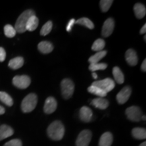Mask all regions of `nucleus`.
Masks as SVG:
<instances>
[{
	"instance_id": "1",
	"label": "nucleus",
	"mask_w": 146,
	"mask_h": 146,
	"mask_svg": "<svg viewBox=\"0 0 146 146\" xmlns=\"http://www.w3.org/2000/svg\"><path fill=\"white\" fill-rule=\"evenodd\" d=\"M64 126L59 120H56L51 123L47 129V135L54 141L61 140L64 135Z\"/></svg>"
},
{
	"instance_id": "2",
	"label": "nucleus",
	"mask_w": 146,
	"mask_h": 146,
	"mask_svg": "<svg viewBox=\"0 0 146 146\" xmlns=\"http://www.w3.org/2000/svg\"><path fill=\"white\" fill-rule=\"evenodd\" d=\"M33 15H35V14L34 11L32 10H27L23 12L18 18L15 24L14 29H15L16 31L19 33H23L26 31V25L28 20L31 16Z\"/></svg>"
},
{
	"instance_id": "3",
	"label": "nucleus",
	"mask_w": 146,
	"mask_h": 146,
	"mask_svg": "<svg viewBox=\"0 0 146 146\" xmlns=\"http://www.w3.org/2000/svg\"><path fill=\"white\" fill-rule=\"evenodd\" d=\"M37 96L35 94H30L24 98L21 104V109L23 112L29 113L35 108L37 104Z\"/></svg>"
},
{
	"instance_id": "4",
	"label": "nucleus",
	"mask_w": 146,
	"mask_h": 146,
	"mask_svg": "<svg viewBox=\"0 0 146 146\" xmlns=\"http://www.w3.org/2000/svg\"><path fill=\"white\" fill-rule=\"evenodd\" d=\"M62 94L65 99H69L73 95L74 91V83L70 78H64L61 82Z\"/></svg>"
},
{
	"instance_id": "5",
	"label": "nucleus",
	"mask_w": 146,
	"mask_h": 146,
	"mask_svg": "<svg viewBox=\"0 0 146 146\" xmlns=\"http://www.w3.org/2000/svg\"><path fill=\"white\" fill-rule=\"evenodd\" d=\"M126 115L128 119L133 122H139L141 120L142 112L137 106H131L126 110Z\"/></svg>"
},
{
	"instance_id": "6",
	"label": "nucleus",
	"mask_w": 146,
	"mask_h": 146,
	"mask_svg": "<svg viewBox=\"0 0 146 146\" xmlns=\"http://www.w3.org/2000/svg\"><path fill=\"white\" fill-rule=\"evenodd\" d=\"M92 85L98 87V88L101 89L102 90L104 91L107 94L110 91H111L115 87V83L112 79L110 78H105L101 81H95L92 83Z\"/></svg>"
},
{
	"instance_id": "7",
	"label": "nucleus",
	"mask_w": 146,
	"mask_h": 146,
	"mask_svg": "<svg viewBox=\"0 0 146 146\" xmlns=\"http://www.w3.org/2000/svg\"><path fill=\"white\" fill-rule=\"evenodd\" d=\"M92 138V133L89 130L85 129L82 131L76 141V146H88Z\"/></svg>"
},
{
	"instance_id": "8",
	"label": "nucleus",
	"mask_w": 146,
	"mask_h": 146,
	"mask_svg": "<svg viewBox=\"0 0 146 146\" xmlns=\"http://www.w3.org/2000/svg\"><path fill=\"white\" fill-rule=\"evenodd\" d=\"M14 86L18 88L24 89L28 87L31 84V78L27 75L16 76L12 80Z\"/></svg>"
},
{
	"instance_id": "9",
	"label": "nucleus",
	"mask_w": 146,
	"mask_h": 146,
	"mask_svg": "<svg viewBox=\"0 0 146 146\" xmlns=\"http://www.w3.org/2000/svg\"><path fill=\"white\" fill-rule=\"evenodd\" d=\"M132 89L130 87L126 86L123 88L121 91L116 96V100L120 104H124L128 101V100L130 98Z\"/></svg>"
},
{
	"instance_id": "10",
	"label": "nucleus",
	"mask_w": 146,
	"mask_h": 146,
	"mask_svg": "<svg viewBox=\"0 0 146 146\" xmlns=\"http://www.w3.org/2000/svg\"><path fill=\"white\" fill-rule=\"evenodd\" d=\"M114 29V21L112 18H108L102 27V35L104 37H108L112 33Z\"/></svg>"
},
{
	"instance_id": "11",
	"label": "nucleus",
	"mask_w": 146,
	"mask_h": 146,
	"mask_svg": "<svg viewBox=\"0 0 146 146\" xmlns=\"http://www.w3.org/2000/svg\"><path fill=\"white\" fill-rule=\"evenodd\" d=\"M57 108V102L53 97L47 98L45 102L43 110L45 114H50L54 112Z\"/></svg>"
},
{
	"instance_id": "12",
	"label": "nucleus",
	"mask_w": 146,
	"mask_h": 146,
	"mask_svg": "<svg viewBox=\"0 0 146 146\" xmlns=\"http://www.w3.org/2000/svg\"><path fill=\"white\" fill-rule=\"evenodd\" d=\"M79 117L84 123H89L93 117L92 110L87 106L82 107L80 110Z\"/></svg>"
},
{
	"instance_id": "13",
	"label": "nucleus",
	"mask_w": 146,
	"mask_h": 146,
	"mask_svg": "<svg viewBox=\"0 0 146 146\" xmlns=\"http://www.w3.org/2000/svg\"><path fill=\"white\" fill-rule=\"evenodd\" d=\"M125 59L127 63L131 66H135L138 62V57L135 51L129 49L126 52Z\"/></svg>"
},
{
	"instance_id": "14",
	"label": "nucleus",
	"mask_w": 146,
	"mask_h": 146,
	"mask_svg": "<svg viewBox=\"0 0 146 146\" xmlns=\"http://www.w3.org/2000/svg\"><path fill=\"white\" fill-rule=\"evenodd\" d=\"M91 104L98 109L105 110L108 107L109 102L108 100L103 98H98L93 100L91 102Z\"/></svg>"
},
{
	"instance_id": "15",
	"label": "nucleus",
	"mask_w": 146,
	"mask_h": 146,
	"mask_svg": "<svg viewBox=\"0 0 146 146\" xmlns=\"http://www.w3.org/2000/svg\"><path fill=\"white\" fill-rule=\"evenodd\" d=\"M113 142L112 133L106 132L101 136L99 141V146H111Z\"/></svg>"
},
{
	"instance_id": "16",
	"label": "nucleus",
	"mask_w": 146,
	"mask_h": 146,
	"mask_svg": "<svg viewBox=\"0 0 146 146\" xmlns=\"http://www.w3.org/2000/svg\"><path fill=\"white\" fill-rule=\"evenodd\" d=\"M14 134V130L10 126L3 125L0 126V141L11 137Z\"/></svg>"
},
{
	"instance_id": "17",
	"label": "nucleus",
	"mask_w": 146,
	"mask_h": 146,
	"mask_svg": "<svg viewBox=\"0 0 146 146\" xmlns=\"http://www.w3.org/2000/svg\"><path fill=\"white\" fill-rule=\"evenodd\" d=\"M38 50H39L40 52L42 54H49L51 53L54 50V46L52 44V43L47 41H43L40 42L38 45Z\"/></svg>"
},
{
	"instance_id": "18",
	"label": "nucleus",
	"mask_w": 146,
	"mask_h": 146,
	"mask_svg": "<svg viewBox=\"0 0 146 146\" xmlns=\"http://www.w3.org/2000/svg\"><path fill=\"white\" fill-rule=\"evenodd\" d=\"M39 25V19L35 15L31 16L28 20L27 25H26V30L29 31H33L37 28Z\"/></svg>"
},
{
	"instance_id": "19",
	"label": "nucleus",
	"mask_w": 146,
	"mask_h": 146,
	"mask_svg": "<svg viewBox=\"0 0 146 146\" xmlns=\"http://www.w3.org/2000/svg\"><path fill=\"white\" fill-rule=\"evenodd\" d=\"M134 12L135 14L136 17L138 19H141L144 16H145L146 14V8L145 5L142 3H137L134 5Z\"/></svg>"
},
{
	"instance_id": "20",
	"label": "nucleus",
	"mask_w": 146,
	"mask_h": 146,
	"mask_svg": "<svg viewBox=\"0 0 146 146\" xmlns=\"http://www.w3.org/2000/svg\"><path fill=\"white\" fill-rule=\"evenodd\" d=\"M132 135L136 139H145L146 138V130L145 129L140 127H136L132 130Z\"/></svg>"
},
{
	"instance_id": "21",
	"label": "nucleus",
	"mask_w": 146,
	"mask_h": 146,
	"mask_svg": "<svg viewBox=\"0 0 146 146\" xmlns=\"http://www.w3.org/2000/svg\"><path fill=\"white\" fill-rule=\"evenodd\" d=\"M24 64V59L22 57H16L12 59L9 62L8 66L10 68L14 70H16L21 68Z\"/></svg>"
},
{
	"instance_id": "22",
	"label": "nucleus",
	"mask_w": 146,
	"mask_h": 146,
	"mask_svg": "<svg viewBox=\"0 0 146 146\" xmlns=\"http://www.w3.org/2000/svg\"><path fill=\"white\" fill-rule=\"evenodd\" d=\"M113 76L115 81H116V83L118 84H123L125 81V77H124L123 73L122 72V71L120 69L118 68V66H115L113 68L112 70Z\"/></svg>"
},
{
	"instance_id": "23",
	"label": "nucleus",
	"mask_w": 146,
	"mask_h": 146,
	"mask_svg": "<svg viewBox=\"0 0 146 146\" xmlns=\"http://www.w3.org/2000/svg\"><path fill=\"white\" fill-rule=\"evenodd\" d=\"M107 54L106 51H101V52H97L96 54L93 55L89 58V62L90 64H97L104 57H105Z\"/></svg>"
},
{
	"instance_id": "24",
	"label": "nucleus",
	"mask_w": 146,
	"mask_h": 146,
	"mask_svg": "<svg viewBox=\"0 0 146 146\" xmlns=\"http://www.w3.org/2000/svg\"><path fill=\"white\" fill-rule=\"evenodd\" d=\"M87 90L91 94L96 95L97 96H99L100 98H104V97L107 96V93L105 92L104 91L102 90L101 89L98 88V87L94 86V85H91L90 87H88Z\"/></svg>"
},
{
	"instance_id": "25",
	"label": "nucleus",
	"mask_w": 146,
	"mask_h": 146,
	"mask_svg": "<svg viewBox=\"0 0 146 146\" xmlns=\"http://www.w3.org/2000/svg\"><path fill=\"white\" fill-rule=\"evenodd\" d=\"M0 100L5 105L8 106H12L13 105V100L10 95L3 91H0Z\"/></svg>"
},
{
	"instance_id": "26",
	"label": "nucleus",
	"mask_w": 146,
	"mask_h": 146,
	"mask_svg": "<svg viewBox=\"0 0 146 146\" xmlns=\"http://www.w3.org/2000/svg\"><path fill=\"white\" fill-rule=\"evenodd\" d=\"M105 45L106 43L104 40L102 39H98L96 41H95L94 43H93L91 49H92V50L96 51V52H101V51H103Z\"/></svg>"
},
{
	"instance_id": "27",
	"label": "nucleus",
	"mask_w": 146,
	"mask_h": 146,
	"mask_svg": "<svg viewBox=\"0 0 146 146\" xmlns=\"http://www.w3.org/2000/svg\"><path fill=\"white\" fill-rule=\"evenodd\" d=\"M75 23L77 25H82V26L86 27L87 28L89 29H94V25L92 23V21L91 20H89L87 18H81L80 19L77 20L75 21Z\"/></svg>"
},
{
	"instance_id": "28",
	"label": "nucleus",
	"mask_w": 146,
	"mask_h": 146,
	"mask_svg": "<svg viewBox=\"0 0 146 146\" xmlns=\"http://www.w3.org/2000/svg\"><path fill=\"white\" fill-rule=\"evenodd\" d=\"M52 21H47L46 23L42 27L41 29V31H40V34L42 36H45L47 35H48L51 32L52 29Z\"/></svg>"
},
{
	"instance_id": "29",
	"label": "nucleus",
	"mask_w": 146,
	"mask_h": 146,
	"mask_svg": "<svg viewBox=\"0 0 146 146\" xmlns=\"http://www.w3.org/2000/svg\"><path fill=\"white\" fill-rule=\"evenodd\" d=\"M4 33L7 37L12 38L16 35V31L14 27H12V25H6L4 27Z\"/></svg>"
},
{
	"instance_id": "30",
	"label": "nucleus",
	"mask_w": 146,
	"mask_h": 146,
	"mask_svg": "<svg viewBox=\"0 0 146 146\" xmlns=\"http://www.w3.org/2000/svg\"><path fill=\"white\" fill-rule=\"evenodd\" d=\"M107 64L105 63H97V64H90L89 66V69L92 72H96V70H105L107 68Z\"/></svg>"
},
{
	"instance_id": "31",
	"label": "nucleus",
	"mask_w": 146,
	"mask_h": 146,
	"mask_svg": "<svg viewBox=\"0 0 146 146\" xmlns=\"http://www.w3.org/2000/svg\"><path fill=\"white\" fill-rule=\"evenodd\" d=\"M112 3H113L112 0H102V1H100V5L102 12H108V11L109 10V9L110 8Z\"/></svg>"
},
{
	"instance_id": "32",
	"label": "nucleus",
	"mask_w": 146,
	"mask_h": 146,
	"mask_svg": "<svg viewBox=\"0 0 146 146\" xmlns=\"http://www.w3.org/2000/svg\"><path fill=\"white\" fill-rule=\"evenodd\" d=\"M3 146H23L22 141L18 139H14L10 140V141L7 142Z\"/></svg>"
},
{
	"instance_id": "33",
	"label": "nucleus",
	"mask_w": 146,
	"mask_h": 146,
	"mask_svg": "<svg viewBox=\"0 0 146 146\" xmlns=\"http://www.w3.org/2000/svg\"><path fill=\"white\" fill-rule=\"evenodd\" d=\"M6 57V53L3 47H0V62H3Z\"/></svg>"
},
{
	"instance_id": "34",
	"label": "nucleus",
	"mask_w": 146,
	"mask_h": 146,
	"mask_svg": "<svg viewBox=\"0 0 146 146\" xmlns=\"http://www.w3.org/2000/svg\"><path fill=\"white\" fill-rule=\"evenodd\" d=\"M74 23H75V20H74V18H72V19H71L70 21H69L68 25H67V27H66V31H68V32L70 31L71 29H72V27H73V25H74Z\"/></svg>"
},
{
	"instance_id": "35",
	"label": "nucleus",
	"mask_w": 146,
	"mask_h": 146,
	"mask_svg": "<svg viewBox=\"0 0 146 146\" xmlns=\"http://www.w3.org/2000/svg\"><path fill=\"white\" fill-rule=\"evenodd\" d=\"M141 70L143 71V72H145L146 71V60L145 59L143 60V62H142V64H141Z\"/></svg>"
},
{
	"instance_id": "36",
	"label": "nucleus",
	"mask_w": 146,
	"mask_h": 146,
	"mask_svg": "<svg viewBox=\"0 0 146 146\" xmlns=\"http://www.w3.org/2000/svg\"><path fill=\"white\" fill-rule=\"evenodd\" d=\"M145 32H146V25L145 24V25L142 27L141 30H140V34H145Z\"/></svg>"
},
{
	"instance_id": "37",
	"label": "nucleus",
	"mask_w": 146,
	"mask_h": 146,
	"mask_svg": "<svg viewBox=\"0 0 146 146\" xmlns=\"http://www.w3.org/2000/svg\"><path fill=\"white\" fill-rule=\"evenodd\" d=\"M5 113V108L1 106H0V115L3 114Z\"/></svg>"
},
{
	"instance_id": "38",
	"label": "nucleus",
	"mask_w": 146,
	"mask_h": 146,
	"mask_svg": "<svg viewBox=\"0 0 146 146\" xmlns=\"http://www.w3.org/2000/svg\"><path fill=\"white\" fill-rule=\"evenodd\" d=\"M92 76H93V77H94V78H95V79H96V78H98V75H97L96 73L94 72H93Z\"/></svg>"
},
{
	"instance_id": "39",
	"label": "nucleus",
	"mask_w": 146,
	"mask_h": 146,
	"mask_svg": "<svg viewBox=\"0 0 146 146\" xmlns=\"http://www.w3.org/2000/svg\"><path fill=\"white\" fill-rule=\"evenodd\" d=\"M139 146H146V142L144 141L143 143H142L140 144Z\"/></svg>"
},
{
	"instance_id": "40",
	"label": "nucleus",
	"mask_w": 146,
	"mask_h": 146,
	"mask_svg": "<svg viewBox=\"0 0 146 146\" xmlns=\"http://www.w3.org/2000/svg\"><path fill=\"white\" fill-rule=\"evenodd\" d=\"M141 119H143V120H145V115H144V116H142Z\"/></svg>"
},
{
	"instance_id": "41",
	"label": "nucleus",
	"mask_w": 146,
	"mask_h": 146,
	"mask_svg": "<svg viewBox=\"0 0 146 146\" xmlns=\"http://www.w3.org/2000/svg\"><path fill=\"white\" fill-rule=\"evenodd\" d=\"M144 40H145V41H146V36L145 35L144 36Z\"/></svg>"
}]
</instances>
